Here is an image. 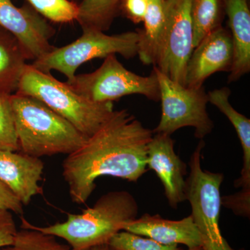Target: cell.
<instances>
[{
	"label": "cell",
	"instance_id": "obj_1",
	"mask_svg": "<svg viewBox=\"0 0 250 250\" xmlns=\"http://www.w3.org/2000/svg\"><path fill=\"white\" fill-rule=\"evenodd\" d=\"M153 131L126 109L111 117L82 147L68 154L62 174L74 203L84 204L103 176L136 182L147 171L148 145Z\"/></svg>",
	"mask_w": 250,
	"mask_h": 250
},
{
	"label": "cell",
	"instance_id": "obj_2",
	"mask_svg": "<svg viewBox=\"0 0 250 250\" xmlns=\"http://www.w3.org/2000/svg\"><path fill=\"white\" fill-rule=\"evenodd\" d=\"M138 213L139 206L134 196L125 190H117L104 194L81 214H68L62 223L42 228L22 217L21 228L62 238L73 250H85L108 244L126 224L137 218Z\"/></svg>",
	"mask_w": 250,
	"mask_h": 250
},
{
	"label": "cell",
	"instance_id": "obj_3",
	"mask_svg": "<svg viewBox=\"0 0 250 250\" xmlns=\"http://www.w3.org/2000/svg\"><path fill=\"white\" fill-rule=\"evenodd\" d=\"M11 104L20 151L41 158L75 152L86 137L65 118L35 98L13 94Z\"/></svg>",
	"mask_w": 250,
	"mask_h": 250
},
{
	"label": "cell",
	"instance_id": "obj_4",
	"mask_svg": "<svg viewBox=\"0 0 250 250\" xmlns=\"http://www.w3.org/2000/svg\"><path fill=\"white\" fill-rule=\"evenodd\" d=\"M16 94L35 98L71 123L87 139L111 117L113 103L89 101L50 74L27 64Z\"/></svg>",
	"mask_w": 250,
	"mask_h": 250
},
{
	"label": "cell",
	"instance_id": "obj_5",
	"mask_svg": "<svg viewBox=\"0 0 250 250\" xmlns=\"http://www.w3.org/2000/svg\"><path fill=\"white\" fill-rule=\"evenodd\" d=\"M76 41L62 47H54L51 52L36 59L31 65L37 70L50 74L57 70L70 82L76 71L85 62L94 59H105L118 54L125 59L138 55L139 31H127L116 35H107L103 31L83 29Z\"/></svg>",
	"mask_w": 250,
	"mask_h": 250
},
{
	"label": "cell",
	"instance_id": "obj_6",
	"mask_svg": "<svg viewBox=\"0 0 250 250\" xmlns=\"http://www.w3.org/2000/svg\"><path fill=\"white\" fill-rule=\"evenodd\" d=\"M201 141L190 157V174L187 179V200L191 216L200 232L202 250H235L229 245L220 228L222 197L220 187L224 176L202 168Z\"/></svg>",
	"mask_w": 250,
	"mask_h": 250
},
{
	"label": "cell",
	"instance_id": "obj_7",
	"mask_svg": "<svg viewBox=\"0 0 250 250\" xmlns=\"http://www.w3.org/2000/svg\"><path fill=\"white\" fill-rule=\"evenodd\" d=\"M65 83L75 93L93 103H113L130 95H143L153 101L160 100L159 82L154 70L149 76H141L127 70L116 54L105 58L95 71L76 75Z\"/></svg>",
	"mask_w": 250,
	"mask_h": 250
},
{
	"label": "cell",
	"instance_id": "obj_8",
	"mask_svg": "<svg viewBox=\"0 0 250 250\" xmlns=\"http://www.w3.org/2000/svg\"><path fill=\"white\" fill-rule=\"evenodd\" d=\"M159 82L161 102V118L154 134L172 135L182 128H195L197 139H203L214 127L208 116V95L205 88H188L170 80L153 67Z\"/></svg>",
	"mask_w": 250,
	"mask_h": 250
},
{
	"label": "cell",
	"instance_id": "obj_9",
	"mask_svg": "<svg viewBox=\"0 0 250 250\" xmlns=\"http://www.w3.org/2000/svg\"><path fill=\"white\" fill-rule=\"evenodd\" d=\"M191 0H166V21L156 63L170 80L185 85L186 70L193 51Z\"/></svg>",
	"mask_w": 250,
	"mask_h": 250
},
{
	"label": "cell",
	"instance_id": "obj_10",
	"mask_svg": "<svg viewBox=\"0 0 250 250\" xmlns=\"http://www.w3.org/2000/svg\"><path fill=\"white\" fill-rule=\"evenodd\" d=\"M0 27L16 38L27 60L42 57L54 48V28L31 6L17 7L11 0H0Z\"/></svg>",
	"mask_w": 250,
	"mask_h": 250
},
{
	"label": "cell",
	"instance_id": "obj_11",
	"mask_svg": "<svg viewBox=\"0 0 250 250\" xmlns=\"http://www.w3.org/2000/svg\"><path fill=\"white\" fill-rule=\"evenodd\" d=\"M233 58L231 34L219 27L192 51L186 70L185 86L201 88L205 80L215 72H229Z\"/></svg>",
	"mask_w": 250,
	"mask_h": 250
},
{
	"label": "cell",
	"instance_id": "obj_12",
	"mask_svg": "<svg viewBox=\"0 0 250 250\" xmlns=\"http://www.w3.org/2000/svg\"><path fill=\"white\" fill-rule=\"evenodd\" d=\"M170 135L154 134L148 145L147 167L156 172L171 207L187 200V165L174 151Z\"/></svg>",
	"mask_w": 250,
	"mask_h": 250
},
{
	"label": "cell",
	"instance_id": "obj_13",
	"mask_svg": "<svg viewBox=\"0 0 250 250\" xmlns=\"http://www.w3.org/2000/svg\"><path fill=\"white\" fill-rule=\"evenodd\" d=\"M44 164L40 158L9 150H0V181L18 197L23 206L33 197L42 195L39 186Z\"/></svg>",
	"mask_w": 250,
	"mask_h": 250
},
{
	"label": "cell",
	"instance_id": "obj_14",
	"mask_svg": "<svg viewBox=\"0 0 250 250\" xmlns=\"http://www.w3.org/2000/svg\"><path fill=\"white\" fill-rule=\"evenodd\" d=\"M123 230L162 244H182L188 250H202L201 236L191 215L182 220H171L146 213L126 224Z\"/></svg>",
	"mask_w": 250,
	"mask_h": 250
},
{
	"label": "cell",
	"instance_id": "obj_15",
	"mask_svg": "<svg viewBox=\"0 0 250 250\" xmlns=\"http://www.w3.org/2000/svg\"><path fill=\"white\" fill-rule=\"evenodd\" d=\"M231 29L233 58L229 83L236 82L250 71V11L248 0H225Z\"/></svg>",
	"mask_w": 250,
	"mask_h": 250
},
{
	"label": "cell",
	"instance_id": "obj_16",
	"mask_svg": "<svg viewBox=\"0 0 250 250\" xmlns=\"http://www.w3.org/2000/svg\"><path fill=\"white\" fill-rule=\"evenodd\" d=\"M208 103L222 112L232 124L238 134L243 152V164L241 176L235 182L236 187L242 188V191L250 193V121L233 107L229 103L231 90L223 87L207 93Z\"/></svg>",
	"mask_w": 250,
	"mask_h": 250
},
{
	"label": "cell",
	"instance_id": "obj_17",
	"mask_svg": "<svg viewBox=\"0 0 250 250\" xmlns=\"http://www.w3.org/2000/svg\"><path fill=\"white\" fill-rule=\"evenodd\" d=\"M27 61L17 39L0 27V94L16 93Z\"/></svg>",
	"mask_w": 250,
	"mask_h": 250
},
{
	"label": "cell",
	"instance_id": "obj_18",
	"mask_svg": "<svg viewBox=\"0 0 250 250\" xmlns=\"http://www.w3.org/2000/svg\"><path fill=\"white\" fill-rule=\"evenodd\" d=\"M165 21L166 0H148L144 29L139 31L138 56L145 65H155Z\"/></svg>",
	"mask_w": 250,
	"mask_h": 250
},
{
	"label": "cell",
	"instance_id": "obj_19",
	"mask_svg": "<svg viewBox=\"0 0 250 250\" xmlns=\"http://www.w3.org/2000/svg\"><path fill=\"white\" fill-rule=\"evenodd\" d=\"M121 2V0H81L76 21L82 29L107 31Z\"/></svg>",
	"mask_w": 250,
	"mask_h": 250
},
{
	"label": "cell",
	"instance_id": "obj_20",
	"mask_svg": "<svg viewBox=\"0 0 250 250\" xmlns=\"http://www.w3.org/2000/svg\"><path fill=\"white\" fill-rule=\"evenodd\" d=\"M225 0H191L190 16L193 28V47L215 29L220 27Z\"/></svg>",
	"mask_w": 250,
	"mask_h": 250
},
{
	"label": "cell",
	"instance_id": "obj_21",
	"mask_svg": "<svg viewBox=\"0 0 250 250\" xmlns=\"http://www.w3.org/2000/svg\"><path fill=\"white\" fill-rule=\"evenodd\" d=\"M42 17L57 23L76 21L78 4L70 0H27Z\"/></svg>",
	"mask_w": 250,
	"mask_h": 250
},
{
	"label": "cell",
	"instance_id": "obj_22",
	"mask_svg": "<svg viewBox=\"0 0 250 250\" xmlns=\"http://www.w3.org/2000/svg\"><path fill=\"white\" fill-rule=\"evenodd\" d=\"M1 250H73L70 246L62 244L56 237L34 229H22L18 231L12 246Z\"/></svg>",
	"mask_w": 250,
	"mask_h": 250
},
{
	"label": "cell",
	"instance_id": "obj_23",
	"mask_svg": "<svg viewBox=\"0 0 250 250\" xmlns=\"http://www.w3.org/2000/svg\"><path fill=\"white\" fill-rule=\"evenodd\" d=\"M112 250H184L178 245H165L148 237L119 231L108 243Z\"/></svg>",
	"mask_w": 250,
	"mask_h": 250
},
{
	"label": "cell",
	"instance_id": "obj_24",
	"mask_svg": "<svg viewBox=\"0 0 250 250\" xmlns=\"http://www.w3.org/2000/svg\"><path fill=\"white\" fill-rule=\"evenodd\" d=\"M11 95L0 94V150L20 151Z\"/></svg>",
	"mask_w": 250,
	"mask_h": 250
},
{
	"label": "cell",
	"instance_id": "obj_25",
	"mask_svg": "<svg viewBox=\"0 0 250 250\" xmlns=\"http://www.w3.org/2000/svg\"><path fill=\"white\" fill-rule=\"evenodd\" d=\"M18 231L12 213L0 210V249L12 246Z\"/></svg>",
	"mask_w": 250,
	"mask_h": 250
},
{
	"label": "cell",
	"instance_id": "obj_26",
	"mask_svg": "<svg viewBox=\"0 0 250 250\" xmlns=\"http://www.w3.org/2000/svg\"><path fill=\"white\" fill-rule=\"evenodd\" d=\"M222 205L231 208L237 215L249 217L250 194L241 190L235 195L222 197Z\"/></svg>",
	"mask_w": 250,
	"mask_h": 250
},
{
	"label": "cell",
	"instance_id": "obj_27",
	"mask_svg": "<svg viewBox=\"0 0 250 250\" xmlns=\"http://www.w3.org/2000/svg\"><path fill=\"white\" fill-rule=\"evenodd\" d=\"M148 0H121V6L123 12L134 23L143 22Z\"/></svg>",
	"mask_w": 250,
	"mask_h": 250
},
{
	"label": "cell",
	"instance_id": "obj_28",
	"mask_svg": "<svg viewBox=\"0 0 250 250\" xmlns=\"http://www.w3.org/2000/svg\"><path fill=\"white\" fill-rule=\"evenodd\" d=\"M0 210H9L11 213L22 215L23 205L17 197L0 181Z\"/></svg>",
	"mask_w": 250,
	"mask_h": 250
},
{
	"label": "cell",
	"instance_id": "obj_29",
	"mask_svg": "<svg viewBox=\"0 0 250 250\" xmlns=\"http://www.w3.org/2000/svg\"><path fill=\"white\" fill-rule=\"evenodd\" d=\"M85 250H112L108 244L100 245V246H96L92 247V248H88Z\"/></svg>",
	"mask_w": 250,
	"mask_h": 250
},
{
	"label": "cell",
	"instance_id": "obj_30",
	"mask_svg": "<svg viewBox=\"0 0 250 250\" xmlns=\"http://www.w3.org/2000/svg\"><path fill=\"white\" fill-rule=\"evenodd\" d=\"M0 250H1V249H0Z\"/></svg>",
	"mask_w": 250,
	"mask_h": 250
}]
</instances>
